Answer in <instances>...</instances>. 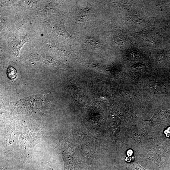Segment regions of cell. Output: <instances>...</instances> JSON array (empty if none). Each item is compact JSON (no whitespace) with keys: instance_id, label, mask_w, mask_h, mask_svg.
<instances>
[{"instance_id":"obj_7","label":"cell","mask_w":170,"mask_h":170,"mask_svg":"<svg viewBox=\"0 0 170 170\" xmlns=\"http://www.w3.org/2000/svg\"><path fill=\"white\" fill-rule=\"evenodd\" d=\"M43 168L44 170H55L48 164H44Z\"/></svg>"},{"instance_id":"obj_2","label":"cell","mask_w":170,"mask_h":170,"mask_svg":"<svg viewBox=\"0 0 170 170\" xmlns=\"http://www.w3.org/2000/svg\"><path fill=\"white\" fill-rule=\"evenodd\" d=\"M17 70L15 68L12 67H10L7 69V76L10 80H15L17 77Z\"/></svg>"},{"instance_id":"obj_8","label":"cell","mask_w":170,"mask_h":170,"mask_svg":"<svg viewBox=\"0 0 170 170\" xmlns=\"http://www.w3.org/2000/svg\"><path fill=\"white\" fill-rule=\"evenodd\" d=\"M165 133L166 134L167 136L170 138V127H169L167 130L165 131Z\"/></svg>"},{"instance_id":"obj_1","label":"cell","mask_w":170,"mask_h":170,"mask_svg":"<svg viewBox=\"0 0 170 170\" xmlns=\"http://www.w3.org/2000/svg\"><path fill=\"white\" fill-rule=\"evenodd\" d=\"M90 11V9H86L81 12L78 17L77 19L78 22L80 23L86 22L89 17Z\"/></svg>"},{"instance_id":"obj_6","label":"cell","mask_w":170,"mask_h":170,"mask_svg":"<svg viewBox=\"0 0 170 170\" xmlns=\"http://www.w3.org/2000/svg\"><path fill=\"white\" fill-rule=\"evenodd\" d=\"M133 170H146L142 167L140 165L137 164H134L132 166Z\"/></svg>"},{"instance_id":"obj_3","label":"cell","mask_w":170,"mask_h":170,"mask_svg":"<svg viewBox=\"0 0 170 170\" xmlns=\"http://www.w3.org/2000/svg\"><path fill=\"white\" fill-rule=\"evenodd\" d=\"M146 68V66L141 63H137L133 65L131 68V70L134 72H140L143 71Z\"/></svg>"},{"instance_id":"obj_5","label":"cell","mask_w":170,"mask_h":170,"mask_svg":"<svg viewBox=\"0 0 170 170\" xmlns=\"http://www.w3.org/2000/svg\"><path fill=\"white\" fill-rule=\"evenodd\" d=\"M115 41L118 45H123L126 42V40L122 35H117L115 38Z\"/></svg>"},{"instance_id":"obj_4","label":"cell","mask_w":170,"mask_h":170,"mask_svg":"<svg viewBox=\"0 0 170 170\" xmlns=\"http://www.w3.org/2000/svg\"><path fill=\"white\" fill-rule=\"evenodd\" d=\"M98 41L95 39L92 38H90L87 39L86 44L87 46H90L91 48L97 46L98 43Z\"/></svg>"}]
</instances>
